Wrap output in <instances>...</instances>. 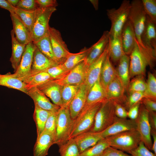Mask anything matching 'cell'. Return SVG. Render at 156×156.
Segmentation results:
<instances>
[{
    "mask_svg": "<svg viewBox=\"0 0 156 156\" xmlns=\"http://www.w3.org/2000/svg\"><path fill=\"white\" fill-rule=\"evenodd\" d=\"M143 8L146 15L156 23V0H142Z\"/></svg>",
    "mask_w": 156,
    "mask_h": 156,
    "instance_id": "b9f144b4",
    "label": "cell"
},
{
    "mask_svg": "<svg viewBox=\"0 0 156 156\" xmlns=\"http://www.w3.org/2000/svg\"><path fill=\"white\" fill-rule=\"evenodd\" d=\"M105 138L110 146L128 153L136 148L141 141L136 130L123 131Z\"/></svg>",
    "mask_w": 156,
    "mask_h": 156,
    "instance_id": "3957f363",
    "label": "cell"
},
{
    "mask_svg": "<svg viewBox=\"0 0 156 156\" xmlns=\"http://www.w3.org/2000/svg\"><path fill=\"white\" fill-rule=\"evenodd\" d=\"M36 1L40 8H56L58 5L55 0H36Z\"/></svg>",
    "mask_w": 156,
    "mask_h": 156,
    "instance_id": "f907efd6",
    "label": "cell"
},
{
    "mask_svg": "<svg viewBox=\"0 0 156 156\" xmlns=\"http://www.w3.org/2000/svg\"><path fill=\"white\" fill-rule=\"evenodd\" d=\"M148 118L151 129L156 131V113L155 112H148Z\"/></svg>",
    "mask_w": 156,
    "mask_h": 156,
    "instance_id": "db71d44e",
    "label": "cell"
},
{
    "mask_svg": "<svg viewBox=\"0 0 156 156\" xmlns=\"http://www.w3.org/2000/svg\"><path fill=\"white\" fill-rule=\"evenodd\" d=\"M125 91L121 82L116 75L105 90L106 98L123 106L126 99L124 94Z\"/></svg>",
    "mask_w": 156,
    "mask_h": 156,
    "instance_id": "5bb4252c",
    "label": "cell"
},
{
    "mask_svg": "<svg viewBox=\"0 0 156 156\" xmlns=\"http://www.w3.org/2000/svg\"><path fill=\"white\" fill-rule=\"evenodd\" d=\"M53 80L49 75L46 71L42 72L28 77L23 82L26 84L28 90L30 88Z\"/></svg>",
    "mask_w": 156,
    "mask_h": 156,
    "instance_id": "e575fe53",
    "label": "cell"
},
{
    "mask_svg": "<svg viewBox=\"0 0 156 156\" xmlns=\"http://www.w3.org/2000/svg\"><path fill=\"white\" fill-rule=\"evenodd\" d=\"M116 69V75L124 86L125 91H127L130 82V57L124 54L121 57Z\"/></svg>",
    "mask_w": 156,
    "mask_h": 156,
    "instance_id": "484cf974",
    "label": "cell"
},
{
    "mask_svg": "<svg viewBox=\"0 0 156 156\" xmlns=\"http://www.w3.org/2000/svg\"><path fill=\"white\" fill-rule=\"evenodd\" d=\"M109 31H105L99 40L90 47V51L85 61L89 66L103 53L109 42Z\"/></svg>",
    "mask_w": 156,
    "mask_h": 156,
    "instance_id": "cb8c5ba5",
    "label": "cell"
},
{
    "mask_svg": "<svg viewBox=\"0 0 156 156\" xmlns=\"http://www.w3.org/2000/svg\"><path fill=\"white\" fill-rule=\"evenodd\" d=\"M108 51V43L103 53L89 66L84 83L87 86L88 92L91 87L100 78L102 66Z\"/></svg>",
    "mask_w": 156,
    "mask_h": 156,
    "instance_id": "4fadbf2b",
    "label": "cell"
},
{
    "mask_svg": "<svg viewBox=\"0 0 156 156\" xmlns=\"http://www.w3.org/2000/svg\"><path fill=\"white\" fill-rule=\"evenodd\" d=\"M35 12L24 11L16 8L14 12L31 34L34 21Z\"/></svg>",
    "mask_w": 156,
    "mask_h": 156,
    "instance_id": "f35d334b",
    "label": "cell"
},
{
    "mask_svg": "<svg viewBox=\"0 0 156 156\" xmlns=\"http://www.w3.org/2000/svg\"><path fill=\"white\" fill-rule=\"evenodd\" d=\"M10 34L12 39V53L10 61L15 72L19 66L26 45L21 44L17 40L13 29L11 30Z\"/></svg>",
    "mask_w": 156,
    "mask_h": 156,
    "instance_id": "83f0119b",
    "label": "cell"
},
{
    "mask_svg": "<svg viewBox=\"0 0 156 156\" xmlns=\"http://www.w3.org/2000/svg\"><path fill=\"white\" fill-rule=\"evenodd\" d=\"M58 64L56 62L50 60L42 54L36 47L29 77L39 73L46 71L50 68Z\"/></svg>",
    "mask_w": 156,
    "mask_h": 156,
    "instance_id": "d6986e66",
    "label": "cell"
},
{
    "mask_svg": "<svg viewBox=\"0 0 156 156\" xmlns=\"http://www.w3.org/2000/svg\"><path fill=\"white\" fill-rule=\"evenodd\" d=\"M55 138L51 134L44 130L37 138L33 148V156H46L50 147L55 144Z\"/></svg>",
    "mask_w": 156,
    "mask_h": 156,
    "instance_id": "ffe728a7",
    "label": "cell"
},
{
    "mask_svg": "<svg viewBox=\"0 0 156 156\" xmlns=\"http://www.w3.org/2000/svg\"><path fill=\"white\" fill-rule=\"evenodd\" d=\"M116 75V69L112 63L108 51L103 63L100 76L101 83L105 90Z\"/></svg>",
    "mask_w": 156,
    "mask_h": 156,
    "instance_id": "4316f807",
    "label": "cell"
},
{
    "mask_svg": "<svg viewBox=\"0 0 156 156\" xmlns=\"http://www.w3.org/2000/svg\"><path fill=\"white\" fill-rule=\"evenodd\" d=\"M107 99L105 90L101 83L99 78L90 89L85 105L103 102Z\"/></svg>",
    "mask_w": 156,
    "mask_h": 156,
    "instance_id": "f1b7e54d",
    "label": "cell"
},
{
    "mask_svg": "<svg viewBox=\"0 0 156 156\" xmlns=\"http://www.w3.org/2000/svg\"><path fill=\"white\" fill-rule=\"evenodd\" d=\"M118 118L115 114L114 102L107 99L103 102L96 113L94 124L90 131H102L113 124Z\"/></svg>",
    "mask_w": 156,
    "mask_h": 156,
    "instance_id": "5b68a950",
    "label": "cell"
},
{
    "mask_svg": "<svg viewBox=\"0 0 156 156\" xmlns=\"http://www.w3.org/2000/svg\"><path fill=\"white\" fill-rule=\"evenodd\" d=\"M49 35L53 51L58 63L63 64L70 55L60 31L49 26Z\"/></svg>",
    "mask_w": 156,
    "mask_h": 156,
    "instance_id": "30bf717a",
    "label": "cell"
},
{
    "mask_svg": "<svg viewBox=\"0 0 156 156\" xmlns=\"http://www.w3.org/2000/svg\"><path fill=\"white\" fill-rule=\"evenodd\" d=\"M129 56L130 78L136 76H144L146 67L148 66L153 68L156 58L141 52L136 42Z\"/></svg>",
    "mask_w": 156,
    "mask_h": 156,
    "instance_id": "8992f818",
    "label": "cell"
},
{
    "mask_svg": "<svg viewBox=\"0 0 156 156\" xmlns=\"http://www.w3.org/2000/svg\"><path fill=\"white\" fill-rule=\"evenodd\" d=\"M141 103V101L137 103L131 107L127 111V117L130 119L135 120L137 118Z\"/></svg>",
    "mask_w": 156,
    "mask_h": 156,
    "instance_id": "816d5d0a",
    "label": "cell"
},
{
    "mask_svg": "<svg viewBox=\"0 0 156 156\" xmlns=\"http://www.w3.org/2000/svg\"><path fill=\"white\" fill-rule=\"evenodd\" d=\"M57 112H53L49 116L46 122L44 130L53 135L55 137V140Z\"/></svg>",
    "mask_w": 156,
    "mask_h": 156,
    "instance_id": "f6af8a7d",
    "label": "cell"
},
{
    "mask_svg": "<svg viewBox=\"0 0 156 156\" xmlns=\"http://www.w3.org/2000/svg\"><path fill=\"white\" fill-rule=\"evenodd\" d=\"M7 1L11 5L14 7H16L19 0H7Z\"/></svg>",
    "mask_w": 156,
    "mask_h": 156,
    "instance_id": "680465c9",
    "label": "cell"
},
{
    "mask_svg": "<svg viewBox=\"0 0 156 156\" xmlns=\"http://www.w3.org/2000/svg\"><path fill=\"white\" fill-rule=\"evenodd\" d=\"M59 147L60 156H80V153L73 138L69 139Z\"/></svg>",
    "mask_w": 156,
    "mask_h": 156,
    "instance_id": "8d00e7d4",
    "label": "cell"
},
{
    "mask_svg": "<svg viewBox=\"0 0 156 156\" xmlns=\"http://www.w3.org/2000/svg\"><path fill=\"white\" fill-rule=\"evenodd\" d=\"M132 156H156L150 151L141 141L138 146L135 149L128 153Z\"/></svg>",
    "mask_w": 156,
    "mask_h": 156,
    "instance_id": "7dc6e473",
    "label": "cell"
},
{
    "mask_svg": "<svg viewBox=\"0 0 156 156\" xmlns=\"http://www.w3.org/2000/svg\"><path fill=\"white\" fill-rule=\"evenodd\" d=\"M69 71L67 70L62 64H60L50 68L46 71L53 80H56L64 77Z\"/></svg>",
    "mask_w": 156,
    "mask_h": 156,
    "instance_id": "7bdbcfd3",
    "label": "cell"
},
{
    "mask_svg": "<svg viewBox=\"0 0 156 156\" xmlns=\"http://www.w3.org/2000/svg\"><path fill=\"white\" fill-rule=\"evenodd\" d=\"M56 8H38L35 12L34 21L31 32L32 41L35 43L49 34V21Z\"/></svg>",
    "mask_w": 156,
    "mask_h": 156,
    "instance_id": "52a82bcc",
    "label": "cell"
},
{
    "mask_svg": "<svg viewBox=\"0 0 156 156\" xmlns=\"http://www.w3.org/2000/svg\"><path fill=\"white\" fill-rule=\"evenodd\" d=\"M90 1L93 5L95 10H97L99 8V1L98 0H90Z\"/></svg>",
    "mask_w": 156,
    "mask_h": 156,
    "instance_id": "6f0895ef",
    "label": "cell"
},
{
    "mask_svg": "<svg viewBox=\"0 0 156 156\" xmlns=\"http://www.w3.org/2000/svg\"><path fill=\"white\" fill-rule=\"evenodd\" d=\"M73 139L81 153L103 138L100 132H94L89 131L77 135Z\"/></svg>",
    "mask_w": 156,
    "mask_h": 156,
    "instance_id": "44dd1931",
    "label": "cell"
},
{
    "mask_svg": "<svg viewBox=\"0 0 156 156\" xmlns=\"http://www.w3.org/2000/svg\"><path fill=\"white\" fill-rule=\"evenodd\" d=\"M34 101V105L48 111L57 112L60 107L52 103L45 94L37 87L28 90V94Z\"/></svg>",
    "mask_w": 156,
    "mask_h": 156,
    "instance_id": "e0dca14e",
    "label": "cell"
},
{
    "mask_svg": "<svg viewBox=\"0 0 156 156\" xmlns=\"http://www.w3.org/2000/svg\"><path fill=\"white\" fill-rule=\"evenodd\" d=\"M131 8V2L124 0L118 8H112L107 10V14L111 22L109 36H121L122 29L128 20Z\"/></svg>",
    "mask_w": 156,
    "mask_h": 156,
    "instance_id": "277c9868",
    "label": "cell"
},
{
    "mask_svg": "<svg viewBox=\"0 0 156 156\" xmlns=\"http://www.w3.org/2000/svg\"><path fill=\"white\" fill-rule=\"evenodd\" d=\"M145 98L144 92H134L129 94L128 97L126 98L123 106L128 111L132 106L137 103L141 101Z\"/></svg>",
    "mask_w": 156,
    "mask_h": 156,
    "instance_id": "ee69618b",
    "label": "cell"
},
{
    "mask_svg": "<svg viewBox=\"0 0 156 156\" xmlns=\"http://www.w3.org/2000/svg\"><path fill=\"white\" fill-rule=\"evenodd\" d=\"M0 86L16 89L28 94L26 84L20 79L12 76L10 73L0 74Z\"/></svg>",
    "mask_w": 156,
    "mask_h": 156,
    "instance_id": "4dcf8cb0",
    "label": "cell"
},
{
    "mask_svg": "<svg viewBox=\"0 0 156 156\" xmlns=\"http://www.w3.org/2000/svg\"><path fill=\"white\" fill-rule=\"evenodd\" d=\"M151 135L153 137V140L151 150L153 151L154 153L156 155V131L151 129Z\"/></svg>",
    "mask_w": 156,
    "mask_h": 156,
    "instance_id": "9f6ffc18",
    "label": "cell"
},
{
    "mask_svg": "<svg viewBox=\"0 0 156 156\" xmlns=\"http://www.w3.org/2000/svg\"><path fill=\"white\" fill-rule=\"evenodd\" d=\"M36 46L31 42L27 44L22 56L19 66L14 74L11 75L23 81L30 75L33 55Z\"/></svg>",
    "mask_w": 156,
    "mask_h": 156,
    "instance_id": "8fae6325",
    "label": "cell"
},
{
    "mask_svg": "<svg viewBox=\"0 0 156 156\" xmlns=\"http://www.w3.org/2000/svg\"><path fill=\"white\" fill-rule=\"evenodd\" d=\"M88 67L84 61L70 70L64 77L55 80L61 86L67 85L80 86L85 82Z\"/></svg>",
    "mask_w": 156,
    "mask_h": 156,
    "instance_id": "7c38bea8",
    "label": "cell"
},
{
    "mask_svg": "<svg viewBox=\"0 0 156 156\" xmlns=\"http://www.w3.org/2000/svg\"><path fill=\"white\" fill-rule=\"evenodd\" d=\"M156 24L146 15L142 39L144 45L149 50L156 53Z\"/></svg>",
    "mask_w": 156,
    "mask_h": 156,
    "instance_id": "603a6c76",
    "label": "cell"
},
{
    "mask_svg": "<svg viewBox=\"0 0 156 156\" xmlns=\"http://www.w3.org/2000/svg\"><path fill=\"white\" fill-rule=\"evenodd\" d=\"M80 86L67 85L61 86L62 106L69 107L71 101L78 91Z\"/></svg>",
    "mask_w": 156,
    "mask_h": 156,
    "instance_id": "d590c367",
    "label": "cell"
},
{
    "mask_svg": "<svg viewBox=\"0 0 156 156\" xmlns=\"http://www.w3.org/2000/svg\"><path fill=\"white\" fill-rule=\"evenodd\" d=\"M90 50V47L88 48L84 47L79 53H71L62 64L67 70H70L85 60Z\"/></svg>",
    "mask_w": 156,
    "mask_h": 156,
    "instance_id": "d6a6232c",
    "label": "cell"
},
{
    "mask_svg": "<svg viewBox=\"0 0 156 156\" xmlns=\"http://www.w3.org/2000/svg\"><path fill=\"white\" fill-rule=\"evenodd\" d=\"M53 112L42 109L35 105L33 117L36 127L37 138L44 131L46 121Z\"/></svg>",
    "mask_w": 156,
    "mask_h": 156,
    "instance_id": "1f68e13d",
    "label": "cell"
},
{
    "mask_svg": "<svg viewBox=\"0 0 156 156\" xmlns=\"http://www.w3.org/2000/svg\"><path fill=\"white\" fill-rule=\"evenodd\" d=\"M115 112L117 117L121 119H127V111L121 104L114 102Z\"/></svg>",
    "mask_w": 156,
    "mask_h": 156,
    "instance_id": "681fc988",
    "label": "cell"
},
{
    "mask_svg": "<svg viewBox=\"0 0 156 156\" xmlns=\"http://www.w3.org/2000/svg\"><path fill=\"white\" fill-rule=\"evenodd\" d=\"M141 102L148 112H156V101L144 98L141 101Z\"/></svg>",
    "mask_w": 156,
    "mask_h": 156,
    "instance_id": "f5cc1de1",
    "label": "cell"
},
{
    "mask_svg": "<svg viewBox=\"0 0 156 156\" xmlns=\"http://www.w3.org/2000/svg\"><path fill=\"white\" fill-rule=\"evenodd\" d=\"M16 8L25 11L33 12L39 7L36 0H20Z\"/></svg>",
    "mask_w": 156,
    "mask_h": 156,
    "instance_id": "bcb514c9",
    "label": "cell"
},
{
    "mask_svg": "<svg viewBox=\"0 0 156 156\" xmlns=\"http://www.w3.org/2000/svg\"><path fill=\"white\" fill-rule=\"evenodd\" d=\"M135 130H136V125L135 120L118 118L111 125L100 132L104 138L123 131Z\"/></svg>",
    "mask_w": 156,
    "mask_h": 156,
    "instance_id": "2e32d148",
    "label": "cell"
},
{
    "mask_svg": "<svg viewBox=\"0 0 156 156\" xmlns=\"http://www.w3.org/2000/svg\"><path fill=\"white\" fill-rule=\"evenodd\" d=\"M146 15L142 1L133 0L131 2V8L128 19L132 25L135 36V41L140 50L143 53L156 56V53L148 49L143 44L142 37L144 30Z\"/></svg>",
    "mask_w": 156,
    "mask_h": 156,
    "instance_id": "6da1fadb",
    "label": "cell"
},
{
    "mask_svg": "<svg viewBox=\"0 0 156 156\" xmlns=\"http://www.w3.org/2000/svg\"><path fill=\"white\" fill-rule=\"evenodd\" d=\"M0 7L7 10L10 13H14L16 8L10 4L7 0H0Z\"/></svg>",
    "mask_w": 156,
    "mask_h": 156,
    "instance_id": "11a10c76",
    "label": "cell"
},
{
    "mask_svg": "<svg viewBox=\"0 0 156 156\" xmlns=\"http://www.w3.org/2000/svg\"><path fill=\"white\" fill-rule=\"evenodd\" d=\"M34 43L42 54L58 63L53 51L49 34Z\"/></svg>",
    "mask_w": 156,
    "mask_h": 156,
    "instance_id": "836d02e7",
    "label": "cell"
},
{
    "mask_svg": "<svg viewBox=\"0 0 156 156\" xmlns=\"http://www.w3.org/2000/svg\"><path fill=\"white\" fill-rule=\"evenodd\" d=\"M121 38L124 53L129 56L134 48L136 42L134 31L128 19L122 29Z\"/></svg>",
    "mask_w": 156,
    "mask_h": 156,
    "instance_id": "d4e9b609",
    "label": "cell"
},
{
    "mask_svg": "<svg viewBox=\"0 0 156 156\" xmlns=\"http://www.w3.org/2000/svg\"><path fill=\"white\" fill-rule=\"evenodd\" d=\"M88 91L84 83L80 86L79 90L69 106L71 116L73 120L77 117L85 105Z\"/></svg>",
    "mask_w": 156,
    "mask_h": 156,
    "instance_id": "7402d4cb",
    "label": "cell"
},
{
    "mask_svg": "<svg viewBox=\"0 0 156 156\" xmlns=\"http://www.w3.org/2000/svg\"><path fill=\"white\" fill-rule=\"evenodd\" d=\"M109 146H110L106 138H104L80 153V156H99Z\"/></svg>",
    "mask_w": 156,
    "mask_h": 156,
    "instance_id": "74e56055",
    "label": "cell"
},
{
    "mask_svg": "<svg viewBox=\"0 0 156 156\" xmlns=\"http://www.w3.org/2000/svg\"><path fill=\"white\" fill-rule=\"evenodd\" d=\"M103 102L85 105L73 120L69 139L73 138L77 135L90 130L94 124L96 113Z\"/></svg>",
    "mask_w": 156,
    "mask_h": 156,
    "instance_id": "7a4b0ae2",
    "label": "cell"
},
{
    "mask_svg": "<svg viewBox=\"0 0 156 156\" xmlns=\"http://www.w3.org/2000/svg\"><path fill=\"white\" fill-rule=\"evenodd\" d=\"M146 86L144 76H138L130 81L127 91L129 94L136 92H144L146 90Z\"/></svg>",
    "mask_w": 156,
    "mask_h": 156,
    "instance_id": "60d3db41",
    "label": "cell"
},
{
    "mask_svg": "<svg viewBox=\"0 0 156 156\" xmlns=\"http://www.w3.org/2000/svg\"><path fill=\"white\" fill-rule=\"evenodd\" d=\"M37 87L49 97L53 104L60 107L62 106L61 94L62 86L55 80H50Z\"/></svg>",
    "mask_w": 156,
    "mask_h": 156,
    "instance_id": "ac0fdd59",
    "label": "cell"
},
{
    "mask_svg": "<svg viewBox=\"0 0 156 156\" xmlns=\"http://www.w3.org/2000/svg\"><path fill=\"white\" fill-rule=\"evenodd\" d=\"M146 85V90L144 92L145 98L156 101V78L151 72L148 74Z\"/></svg>",
    "mask_w": 156,
    "mask_h": 156,
    "instance_id": "ab89813d",
    "label": "cell"
},
{
    "mask_svg": "<svg viewBox=\"0 0 156 156\" xmlns=\"http://www.w3.org/2000/svg\"><path fill=\"white\" fill-rule=\"evenodd\" d=\"M73 120L68 107H60L57 113L55 142V144L58 146L65 143L69 139Z\"/></svg>",
    "mask_w": 156,
    "mask_h": 156,
    "instance_id": "ba28073f",
    "label": "cell"
},
{
    "mask_svg": "<svg viewBox=\"0 0 156 156\" xmlns=\"http://www.w3.org/2000/svg\"><path fill=\"white\" fill-rule=\"evenodd\" d=\"M10 16L12 23V29L17 40L25 45L32 42L31 33L18 16L14 13H10Z\"/></svg>",
    "mask_w": 156,
    "mask_h": 156,
    "instance_id": "9a60e30c",
    "label": "cell"
},
{
    "mask_svg": "<svg viewBox=\"0 0 156 156\" xmlns=\"http://www.w3.org/2000/svg\"><path fill=\"white\" fill-rule=\"evenodd\" d=\"M109 52L110 60L115 63L118 62L124 53L121 36H109L108 42Z\"/></svg>",
    "mask_w": 156,
    "mask_h": 156,
    "instance_id": "f546056e",
    "label": "cell"
},
{
    "mask_svg": "<svg viewBox=\"0 0 156 156\" xmlns=\"http://www.w3.org/2000/svg\"><path fill=\"white\" fill-rule=\"evenodd\" d=\"M99 156H132L110 146L106 148Z\"/></svg>",
    "mask_w": 156,
    "mask_h": 156,
    "instance_id": "c3c4849f",
    "label": "cell"
},
{
    "mask_svg": "<svg viewBox=\"0 0 156 156\" xmlns=\"http://www.w3.org/2000/svg\"><path fill=\"white\" fill-rule=\"evenodd\" d=\"M148 112L141 102L138 116L135 120L136 130L139 133L142 141L145 146L151 150L153 142L151 138V128L148 120Z\"/></svg>",
    "mask_w": 156,
    "mask_h": 156,
    "instance_id": "9c48e42d",
    "label": "cell"
}]
</instances>
